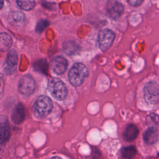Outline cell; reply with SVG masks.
I'll list each match as a JSON object with an SVG mask.
<instances>
[{"label": "cell", "mask_w": 159, "mask_h": 159, "mask_svg": "<svg viewBox=\"0 0 159 159\" xmlns=\"http://www.w3.org/2000/svg\"><path fill=\"white\" fill-rule=\"evenodd\" d=\"M107 12L113 19H118L124 12V6L116 0H110L107 4Z\"/></svg>", "instance_id": "cell-7"}, {"label": "cell", "mask_w": 159, "mask_h": 159, "mask_svg": "<svg viewBox=\"0 0 159 159\" xmlns=\"http://www.w3.org/2000/svg\"><path fill=\"white\" fill-rule=\"evenodd\" d=\"M159 137L158 129L155 127L148 128L143 133V138L145 142L148 145H152L157 142Z\"/></svg>", "instance_id": "cell-10"}, {"label": "cell", "mask_w": 159, "mask_h": 159, "mask_svg": "<svg viewBox=\"0 0 159 159\" xmlns=\"http://www.w3.org/2000/svg\"><path fill=\"white\" fill-rule=\"evenodd\" d=\"M12 44L11 37L6 32H2L0 35V50L2 52L8 50Z\"/></svg>", "instance_id": "cell-15"}, {"label": "cell", "mask_w": 159, "mask_h": 159, "mask_svg": "<svg viewBox=\"0 0 159 159\" xmlns=\"http://www.w3.org/2000/svg\"><path fill=\"white\" fill-rule=\"evenodd\" d=\"M35 89V83L34 79L29 75L23 76L19 81L18 90L24 96L32 94Z\"/></svg>", "instance_id": "cell-6"}, {"label": "cell", "mask_w": 159, "mask_h": 159, "mask_svg": "<svg viewBox=\"0 0 159 159\" xmlns=\"http://www.w3.org/2000/svg\"><path fill=\"white\" fill-rule=\"evenodd\" d=\"M88 75V70L86 66L81 63H75L70 70L68 79L70 83L75 87L80 86L84 79Z\"/></svg>", "instance_id": "cell-2"}, {"label": "cell", "mask_w": 159, "mask_h": 159, "mask_svg": "<svg viewBox=\"0 0 159 159\" xmlns=\"http://www.w3.org/2000/svg\"><path fill=\"white\" fill-rule=\"evenodd\" d=\"M25 109L22 104H18L14 108L11 120L15 124H20L25 119Z\"/></svg>", "instance_id": "cell-11"}, {"label": "cell", "mask_w": 159, "mask_h": 159, "mask_svg": "<svg viewBox=\"0 0 159 159\" xmlns=\"http://www.w3.org/2000/svg\"><path fill=\"white\" fill-rule=\"evenodd\" d=\"M68 66V62L65 58L62 57H56L52 61L51 68L53 71L57 74L61 75L63 73Z\"/></svg>", "instance_id": "cell-8"}, {"label": "cell", "mask_w": 159, "mask_h": 159, "mask_svg": "<svg viewBox=\"0 0 159 159\" xmlns=\"http://www.w3.org/2000/svg\"><path fill=\"white\" fill-rule=\"evenodd\" d=\"M52 159H61V158H60L59 157H53Z\"/></svg>", "instance_id": "cell-21"}, {"label": "cell", "mask_w": 159, "mask_h": 159, "mask_svg": "<svg viewBox=\"0 0 159 159\" xmlns=\"http://www.w3.org/2000/svg\"><path fill=\"white\" fill-rule=\"evenodd\" d=\"M137 153V150L134 146H129L121 150V155L127 159L133 158Z\"/></svg>", "instance_id": "cell-17"}, {"label": "cell", "mask_w": 159, "mask_h": 159, "mask_svg": "<svg viewBox=\"0 0 159 159\" xmlns=\"http://www.w3.org/2000/svg\"><path fill=\"white\" fill-rule=\"evenodd\" d=\"M18 6L25 11L32 9L35 6V0H16Z\"/></svg>", "instance_id": "cell-16"}, {"label": "cell", "mask_w": 159, "mask_h": 159, "mask_svg": "<svg viewBox=\"0 0 159 159\" xmlns=\"http://www.w3.org/2000/svg\"><path fill=\"white\" fill-rule=\"evenodd\" d=\"M48 24H49L48 22L46 20H42L39 22L37 25V28H36L37 32L41 33Z\"/></svg>", "instance_id": "cell-19"}, {"label": "cell", "mask_w": 159, "mask_h": 159, "mask_svg": "<svg viewBox=\"0 0 159 159\" xmlns=\"http://www.w3.org/2000/svg\"><path fill=\"white\" fill-rule=\"evenodd\" d=\"M2 4H3V1H2V0H1V7L2 8Z\"/></svg>", "instance_id": "cell-22"}, {"label": "cell", "mask_w": 159, "mask_h": 159, "mask_svg": "<svg viewBox=\"0 0 159 159\" xmlns=\"http://www.w3.org/2000/svg\"><path fill=\"white\" fill-rule=\"evenodd\" d=\"M7 20L11 25L15 27H20L25 22V16L20 11H12L9 14Z\"/></svg>", "instance_id": "cell-9"}, {"label": "cell", "mask_w": 159, "mask_h": 159, "mask_svg": "<svg viewBox=\"0 0 159 159\" xmlns=\"http://www.w3.org/2000/svg\"><path fill=\"white\" fill-rule=\"evenodd\" d=\"M115 38L114 33L110 29L102 30L98 35V43L102 51H106L112 45Z\"/></svg>", "instance_id": "cell-5"}, {"label": "cell", "mask_w": 159, "mask_h": 159, "mask_svg": "<svg viewBox=\"0 0 159 159\" xmlns=\"http://www.w3.org/2000/svg\"><path fill=\"white\" fill-rule=\"evenodd\" d=\"M48 89L52 96L58 101L64 99L68 94L66 86L61 80L58 78L52 79L48 82Z\"/></svg>", "instance_id": "cell-3"}, {"label": "cell", "mask_w": 159, "mask_h": 159, "mask_svg": "<svg viewBox=\"0 0 159 159\" xmlns=\"http://www.w3.org/2000/svg\"><path fill=\"white\" fill-rule=\"evenodd\" d=\"M143 96L145 101L154 104L159 101V84L154 81H149L143 88Z\"/></svg>", "instance_id": "cell-4"}, {"label": "cell", "mask_w": 159, "mask_h": 159, "mask_svg": "<svg viewBox=\"0 0 159 159\" xmlns=\"http://www.w3.org/2000/svg\"><path fill=\"white\" fill-rule=\"evenodd\" d=\"M1 143H6L10 137V127L7 118L1 119Z\"/></svg>", "instance_id": "cell-14"}, {"label": "cell", "mask_w": 159, "mask_h": 159, "mask_svg": "<svg viewBox=\"0 0 159 159\" xmlns=\"http://www.w3.org/2000/svg\"><path fill=\"white\" fill-rule=\"evenodd\" d=\"M64 52L68 55L75 54L79 50V47L75 42H67L63 47Z\"/></svg>", "instance_id": "cell-18"}, {"label": "cell", "mask_w": 159, "mask_h": 159, "mask_svg": "<svg viewBox=\"0 0 159 159\" xmlns=\"http://www.w3.org/2000/svg\"><path fill=\"white\" fill-rule=\"evenodd\" d=\"M139 134V130L134 124H128L124 132V139L126 141H132L136 139Z\"/></svg>", "instance_id": "cell-13"}, {"label": "cell", "mask_w": 159, "mask_h": 159, "mask_svg": "<svg viewBox=\"0 0 159 159\" xmlns=\"http://www.w3.org/2000/svg\"><path fill=\"white\" fill-rule=\"evenodd\" d=\"M18 61V57L17 55L16 52L14 50H10L7 55L6 58V64H7V68H9L6 71L11 73H13V71L16 70V66L17 63Z\"/></svg>", "instance_id": "cell-12"}, {"label": "cell", "mask_w": 159, "mask_h": 159, "mask_svg": "<svg viewBox=\"0 0 159 159\" xmlns=\"http://www.w3.org/2000/svg\"><path fill=\"white\" fill-rule=\"evenodd\" d=\"M52 108V100L47 96H40L33 106L34 115L37 118H43L51 112Z\"/></svg>", "instance_id": "cell-1"}, {"label": "cell", "mask_w": 159, "mask_h": 159, "mask_svg": "<svg viewBox=\"0 0 159 159\" xmlns=\"http://www.w3.org/2000/svg\"><path fill=\"white\" fill-rule=\"evenodd\" d=\"M128 3L133 7L140 6L143 2L144 0H127Z\"/></svg>", "instance_id": "cell-20"}]
</instances>
